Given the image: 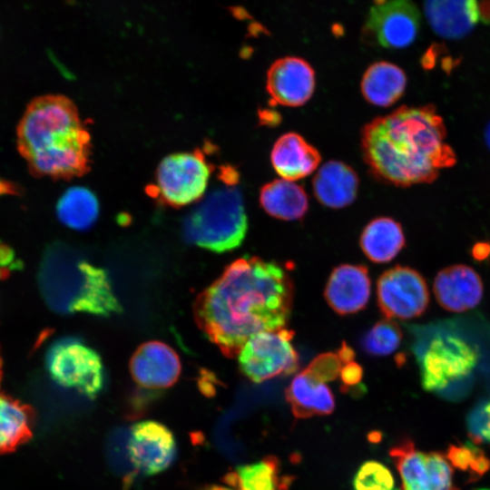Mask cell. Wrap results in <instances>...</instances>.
<instances>
[{
	"label": "cell",
	"instance_id": "obj_1",
	"mask_svg": "<svg viewBox=\"0 0 490 490\" xmlns=\"http://www.w3.org/2000/svg\"><path fill=\"white\" fill-rule=\"evenodd\" d=\"M293 295L291 277L281 265L240 258L199 295L194 315L222 354L235 358L252 336L285 328Z\"/></svg>",
	"mask_w": 490,
	"mask_h": 490
},
{
	"label": "cell",
	"instance_id": "obj_2",
	"mask_svg": "<svg viewBox=\"0 0 490 490\" xmlns=\"http://www.w3.org/2000/svg\"><path fill=\"white\" fill-rule=\"evenodd\" d=\"M446 138L445 123L433 105H403L362 128L361 152L369 172L383 182L431 183L441 169L456 162Z\"/></svg>",
	"mask_w": 490,
	"mask_h": 490
},
{
	"label": "cell",
	"instance_id": "obj_3",
	"mask_svg": "<svg viewBox=\"0 0 490 490\" xmlns=\"http://www.w3.org/2000/svg\"><path fill=\"white\" fill-rule=\"evenodd\" d=\"M17 148L31 173L70 179L89 170L91 137L76 105L61 94L34 99L17 126Z\"/></svg>",
	"mask_w": 490,
	"mask_h": 490
},
{
	"label": "cell",
	"instance_id": "obj_4",
	"mask_svg": "<svg viewBox=\"0 0 490 490\" xmlns=\"http://www.w3.org/2000/svg\"><path fill=\"white\" fill-rule=\"evenodd\" d=\"M43 299L54 312L109 317L122 309L106 270L91 263L74 248L50 244L38 272Z\"/></svg>",
	"mask_w": 490,
	"mask_h": 490
},
{
	"label": "cell",
	"instance_id": "obj_5",
	"mask_svg": "<svg viewBox=\"0 0 490 490\" xmlns=\"http://www.w3.org/2000/svg\"><path fill=\"white\" fill-rule=\"evenodd\" d=\"M247 230L243 198L235 187L218 188L202 198L182 227L188 242L219 253L238 248Z\"/></svg>",
	"mask_w": 490,
	"mask_h": 490
},
{
	"label": "cell",
	"instance_id": "obj_6",
	"mask_svg": "<svg viewBox=\"0 0 490 490\" xmlns=\"http://www.w3.org/2000/svg\"><path fill=\"white\" fill-rule=\"evenodd\" d=\"M45 367L51 378L94 398L104 387V369L99 354L77 338L56 339L45 354Z\"/></svg>",
	"mask_w": 490,
	"mask_h": 490
},
{
	"label": "cell",
	"instance_id": "obj_7",
	"mask_svg": "<svg viewBox=\"0 0 490 490\" xmlns=\"http://www.w3.org/2000/svg\"><path fill=\"white\" fill-rule=\"evenodd\" d=\"M478 361L474 346L454 334L435 337L418 355L421 382L431 392L444 390L467 377Z\"/></svg>",
	"mask_w": 490,
	"mask_h": 490
},
{
	"label": "cell",
	"instance_id": "obj_8",
	"mask_svg": "<svg viewBox=\"0 0 490 490\" xmlns=\"http://www.w3.org/2000/svg\"><path fill=\"white\" fill-rule=\"evenodd\" d=\"M292 329L286 328L252 336L240 351L239 366L244 376L261 383L299 369V355L291 344Z\"/></svg>",
	"mask_w": 490,
	"mask_h": 490
},
{
	"label": "cell",
	"instance_id": "obj_9",
	"mask_svg": "<svg viewBox=\"0 0 490 490\" xmlns=\"http://www.w3.org/2000/svg\"><path fill=\"white\" fill-rule=\"evenodd\" d=\"M211 172L200 152L170 154L157 167V193L163 202L172 207L193 203L203 198Z\"/></svg>",
	"mask_w": 490,
	"mask_h": 490
},
{
	"label": "cell",
	"instance_id": "obj_10",
	"mask_svg": "<svg viewBox=\"0 0 490 490\" xmlns=\"http://www.w3.org/2000/svg\"><path fill=\"white\" fill-rule=\"evenodd\" d=\"M401 479L402 490H460L454 482L453 466L446 455L418 450L410 439L389 450Z\"/></svg>",
	"mask_w": 490,
	"mask_h": 490
},
{
	"label": "cell",
	"instance_id": "obj_11",
	"mask_svg": "<svg viewBox=\"0 0 490 490\" xmlns=\"http://www.w3.org/2000/svg\"><path fill=\"white\" fill-rule=\"evenodd\" d=\"M420 25L419 10L411 0H387L371 7L362 36L369 44L400 49L413 44Z\"/></svg>",
	"mask_w": 490,
	"mask_h": 490
},
{
	"label": "cell",
	"instance_id": "obj_12",
	"mask_svg": "<svg viewBox=\"0 0 490 490\" xmlns=\"http://www.w3.org/2000/svg\"><path fill=\"white\" fill-rule=\"evenodd\" d=\"M377 299L380 311L387 318L408 319L420 316L426 310L429 292L419 272L397 265L379 276Z\"/></svg>",
	"mask_w": 490,
	"mask_h": 490
},
{
	"label": "cell",
	"instance_id": "obj_13",
	"mask_svg": "<svg viewBox=\"0 0 490 490\" xmlns=\"http://www.w3.org/2000/svg\"><path fill=\"white\" fill-rule=\"evenodd\" d=\"M132 466L144 475H155L168 468L176 455V443L172 431L152 420L134 424L127 445Z\"/></svg>",
	"mask_w": 490,
	"mask_h": 490
},
{
	"label": "cell",
	"instance_id": "obj_14",
	"mask_svg": "<svg viewBox=\"0 0 490 490\" xmlns=\"http://www.w3.org/2000/svg\"><path fill=\"white\" fill-rule=\"evenodd\" d=\"M316 80L313 67L303 58L285 56L271 64L266 89L274 103L298 107L313 95Z\"/></svg>",
	"mask_w": 490,
	"mask_h": 490
},
{
	"label": "cell",
	"instance_id": "obj_15",
	"mask_svg": "<svg viewBox=\"0 0 490 490\" xmlns=\"http://www.w3.org/2000/svg\"><path fill=\"white\" fill-rule=\"evenodd\" d=\"M131 374L141 387L166 388L173 385L181 370L176 352L161 341H148L141 345L130 361Z\"/></svg>",
	"mask_w": 490,
	"mask_h": 490
},
{
	"label": "cell",
	"instance_id": "obj_16",
	"mask_svg": "<svg viewBox=\"0 0 490 490\" xmlns=\"http://www.w3.org/2000/svg\"><path fill=\"white\" fill-rule=\"evenodd\" d=\"M371 282L363 265L342 264L336 267L327 281L324 297L338 315L357 313L367 306Z\"/></svg>",
	"mask_w": 490,
	"mask_h": 490
},
{
	"label": "cell",
	"instance_id": "obj_17",
	"mask_svg": "<svg viewBox=\"0 0 490 490\" xmlns=\"http://www.w3.org/2000/svg\"><path fill=\"white\" fill-rule=\"evenodd\" d=\"M483 290L476 271L462 264L441 270L434 280V293L438 304L453 312L475 308L483 297Z\"/></svg>",
	"mask_w": 490,
	"mask_h": 490
},
{
	"label": "cell",
	"instance_id": "obj_18",
	"mask_svg": "<svg viewBox=\"0 0 490 490\" xmlns=\"http://www.w3.org/2000/svg\"><path fill=\"white\" fill-rule=\"evenodd\" d=\"M320 161L318 151L294 132L279 137L270 152V162L275 172L282 179L292 181L311 174Z\"/></svg>",
	"mask_w": 490,
	"mask_h": 490
},
{
	"label": "cell",
	"instance_id": "obj_19",
	"mask_svg": "<svg viewBox=\"0 0 490 490\" xmlns=\"http://www.w3.org/2000/svg\"><path fill=\"white\" fill-rule=\"evenodd\" d=\"M424 9L432 30L446 39L466 36L479 20L475 0H425Z\"/></svg>",
	"mask_w": 490,
	"mask_h": 490
},
{
	"label": "cell",
	"instance_id": "obj_20",
	"mask_svg": "<svg viewBox=\"0 0 490 490\" xmlns=\"http://www.w3.org/2000/svg\"><path fill=\"white\" fill-rule=\"evenodd\" d=\"M359 181L356 172L339 161L324 163L312 180L316 199L324 206L341 209L350 205L357 197Z\"/></svg>",
	"mask_w": 490,
	"mask_h": 490
},
{
	"label": "cell",
	"instance_id": "obj_21",
	"mask_svg": "<svg viewBox=\"0 0 490 490\" xmlns=\"http://www.w3.org/2000/svg\"><path fill=\"white\" fill-rule=\"evenodd\" d=\"M285 396L296 418L329 415L335 408L334 395L329 387L305 369L294 377Z\"/></svg>",
	"mask_w": 490,
	"mask_h": 490
},
{
	"label": "cell",
	"instance_id": "obj_22",
	"mask_svg": "<svg viewBox=\"0 0 490 490\" xmlns=\"http://www.w3.org/2000/svg\"><path fill=\"white\" fill-rule=\"evenodd\" d=\"M407 86V75L397 65L378 61L365 71L360 90L369 103L387 107L394 104L403 95Z\"/></svg>",
	"mask_w": 490,
	"mask_h": 490
},
{
	"label": "cell",
	"instance_id": "obj_23",
	"mask_svg": "<svg viewBox=\"0 0 490 490\" xmlns=\"http://www.w3.org/2000/svg\"><path fill=\"white\" fill-rule=\"evenodd\" d=\"M259 201L266 213L283 220H300L309 209L305 190L284 179L265 183L260 188Z\"/></svg>",
	"mask_w": 490,
	"mask_h": 490
},
{
	"label": "cell",
	"instance_id": "obj_24",
	"mask_svg": "<svg viewBox=\"0 0 490 490\" xmlns=\"http://www.w3.org/2000/svg\"><path fill=\"white\" fill-rule=\"evenodd\" d=\"M405 242L401 225L389 217H377L370 220L359 240L364 254L376 263L393 260L404 248Z\"/></svg>",
	"mask_w": 490,
	"mask_h": 490
},
{
	"label": "cell",
	"instance_id": "obj_25",
	"mask_svg": "<svg viewBox=\"0 0 490 490\" xmlns=\"http://www.w3.org/2000/svg\"><path fill=\"white\" fill-rule=\"evenodd\" d=\"M224 480L234 490H288L293 477L281 474L276 456H267L255 463L238 466Z\"/></svg>",
	"mask_w": 490,
	"mask_h": 490
},
{
	"label": "cell",
	"instance_id": "obj_26",
	"mask_svg": "<svg viewBox=\"0 0 490 490\" xmlns=\"http://www.w3.org/2000/svg\"><path fill=\"white\" fill-rule=\"evenodd\" d=\"M33 417L27 406L0 394V454L15 451L32 437Z\"/></svg>",
	"mask_w": 490,
	"mask_h": 490
},
{
	"label": "cell",
	"instance_id": "obj_27",
	"mask_svg": "<svg viewBox=\"0 0 490 490\" xmlns=\"http://www.w3.org/2000/svg\"><path fill=\"white\" fill-rule=\"evenodd\" d=\"M56 213L66 227L84 230L91 228L98 219L99 202L96 196L84 187H72L59 199Z\"/></svg>",
	"mask_w": 490,
	"mask_h": 490
},
{
	"label": "cell",
	"instance_id": "obj_28",
	"mask_svg": "<svg viewBox=\"0 0 490 490\" xmlns=\"http://www.w3.org/2000/svg\"><path fill=\"white\" fill-rule=\"evenodd\" d=\"M402 332L399 326L390 318L378 320L362 338L363 350L371 356H387L400 345Z\"/></svg>",
	"mask_w": 490,
	"mask_h": 490
},
{
	"label": "cell",
	"instance_id": "obj_29",
	"mask_svg": "<svg viewBox=\"0 0 490 490\" xmlns=\"http://www.w3.org/2000/svg\"><path fill=\"white\" fill-rule=\"evenodd\" d=\"M354 490H396L391 471L382 463L367 461L357 471L353 479Z\"/></svg>",
	"mask_w": 490,
	"mask_h": 490
},
{
	"label": "cell",
	"instance_id": "obj_30",
	"mask_svg": "<svg viewBox=\"0 0 490 490\" xmlns=\"http://www.w3.org/2000/svg\"><path fill=\"white\" fill-rule=\"evenodd\" d=\"M452 466L481 476L490 467V461L482 450L468 445H451L445 454Z\"/></svg>",
	"mask_w": 490,
	"mask_h": 490
},
{
	"label": "cell",
	"instance_id": "obj_31",
	"mask_svg": "<svg viewBox=\"0 0 490 490\" xmlns=\"http://www.w3.org/2000/svg\"><path fill=\"white\" fill-rule=\"evenodd\" d=\"M345 363L338 352H326L315 358L305 368L310 376L322 382L336 380Z\"/></svg>",
	"mask_w": 490,
	"mask_h": 490
},
{
	"label": "cell",
	"instance_id": "obj_32",
	"mask_svg": "<svg viewBox=\"0 0 490 490\" xmlns=\"http://www.w3.org/2000/svg\"><path fill=\"white\" fill-rule=\"evenodd\" d=\"M468 429L475 443L490 442V397L470 414Z\"/></svg>",
	"mask_w": 490,
	"mask_h": 490
},
{
	"label": "cell",
	"instance_id": "obj_33",
	"mask_svg": "<svg viewBox=\"0 0 490 490\" xmlns=\"http://www.w3.org/2000/svg\"><path fill=\"white\" fill-rule=\"evenodd\" d=\"M342 391L347 392L349 388L359 384L363 377V369L359 364L354 360L345 363L339 374Z\"/></svg>",
	"mask_w": 490,
	"mask_h": 490
},
{
	"label": "cell",
	"instance_id": "obj_34",
	"mask_svg": "<svg viewBox=\"0 0 490 490\" xmlns=\"http://www.w3.org/2000/svg\"><path fill=\"white\" fill-rule=\"evenodd\" d=\"M479 20L490 24V0H483L478 4Z\"/></svg>",
	"mask_w": 490,
	"mask_h": 490
},
{
	"label": "cell",
	"instance_id": "obj_35",
	"mask_svg": "<svg viewBox=\"0 0 490 490\" xmlns=\"http://www.w3.org/2000/svg\"><path fill=\"white\" fill-rule=\"evenodd\" d=\"M337 352L344 363H348L354 360L355 353L353 349L345 342L342 344V346Z\"/></svg>",
	"mask_w": 490,
	"mask_h": 490
},
{
	"label": "cell",
	"instance_id": "obj_36",
	"mask_svg": "<svg viewBox=\"0 0 490 490\" xmlns=\"http://www.w3.org/2000/svg\"><path fill=\"white\" fill-rule=\"evenodd\" d=\"M485 141H486V143H487L488 147L490 148V124L488 125V127L486 129V132H485Z\"/></svg>",
	"mask_w": 490,
	"mask_h": 490
},
{
	"label": "cell",
	"instance_id": "obj_37",
	"mask_svg": "<svg viewBox=\"0 0 490 490\" xmlns=\"http://www.w3.org/2000/svg\"><path fill=\"white\" fill-rule=\"evenodd\" d=\"M208 490H230V489H228V488H224V487H220V486H212L211 488L208 489Z\"/></svg>",
	"mask_w": 490,
	"mask_h": 490
},
{
	"label": "cell",
	"instance_id": "obj_38",
	"mask_svg": "<svg viewBox=\"0 0 490 490\" xmlns=\"http://www.w3.org/2000/svg\"><path fill=\"white\" fill-rule=\"evenodd\" d=\"M0 368H1V359H0Z\"/></svg>",
	"mask_w": 490,
	"mask_h": 490
}]
</instances>
